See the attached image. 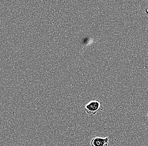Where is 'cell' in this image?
I'll use <instances>...</instances> for the list:
<instances>
[{
    "label": "cell",
    "mask_w": 148,
    "mask_h": 146,
    "mask_svg": "<svg viewBox=\"0 0 148 146\" xmlns=\"http://www.w3.org/2000/svg\"><path fill=\"white\" fill-rule=\"evenodd\" d=\"M101 108V103L99 100L97 99L90 101L86 104L85 111L88 114L95 115L100 110H103Z\"/></svg>",
    "instance_id": "1"
},
{
    "label": "cell",
    "mask_w": 148,
    "mask_h": 146,
    "mask_svg": "<svg viewBox=\"0 0 148 146\" xmlns=\"http://www.w3.org/2000/svg\"><path fill=\"white\" fill-rule=\"evenodd\" d=\"M147 117H148V113L147 114Z\"/></svg>",
    "instance_id": "3"
},
{
    "label": "cell",
    "mask_w": 148,
    "mask_h": 146,
    "mask_svg": "<svg viewBox=\"0 0 148 146\" xmlns=\"http://www.w3.org/2000/svg\"><path fill=\"white\" fill-rule=\"evenodd\" d=\"M110 136L106 137H94L90 141L91 146H107L109 143Z\"/></svg>",
    "instance_id": "2"
}]
</instances>
